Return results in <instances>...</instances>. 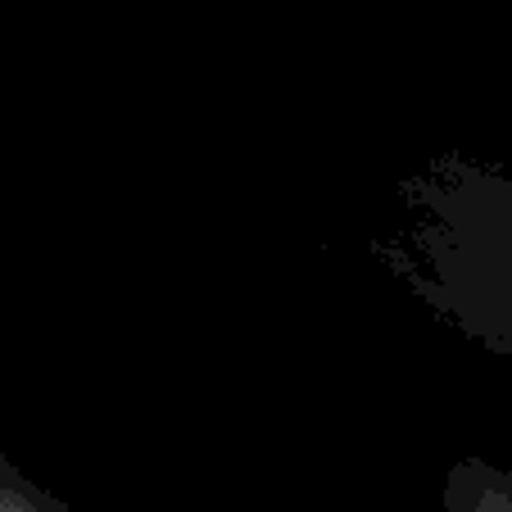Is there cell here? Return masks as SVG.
<instances>
[{
  "label": "cell",
  "instance_id": "6da1fadb",
  "mask_svg": "<svg viewBox=\"0 0 512 512\" xmlns=\"http://www.w3.org/2000/svg\"><path fill=\"white\" fill-rule=\"evenodd\" d=\"M372 250L449 331L512 363V164H422L399 182V218Z\"/></svg>",
  "mask_w": 512,
  "mask_h": 512
},
{
  "label": "cell",
  "instance_id": "7a4b0ae2",
  "mask_svg": "<svg viewBox=\"0 0 512 512\" xmlns=\"http://www.w3.org/2000/svg\"><path fill=\"white\" fill-rule=\"evenodd\" d=\"M0 512H73V508L59 503L55 494L32 481L28 472H19V467L5 458V449H0Z\"/></svg>",
  "mask_w": 512,
  "mask_h": 512
}]
</instances>
